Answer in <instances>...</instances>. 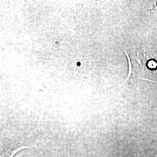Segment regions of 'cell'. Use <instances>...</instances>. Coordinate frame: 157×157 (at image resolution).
Returning <instances> with one entry per match:
<instances>
[{
	"label": "cell",
	"instance_id": "6da1fadb",
	"mask_svg": "<svg viewBox=\"0 0 157 157\" xmlns=\"http://www.w3.org/2000/svg\"><path fill=\"white\" fill-rule=\"evenodd\" d=\"M29 148L21 142H2L1 157H13L17 152L23 148Z\"/></svg>",
	"mask_w": 157,
	"mask_h": 157
}]
</instances>
